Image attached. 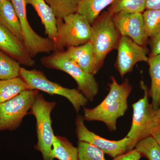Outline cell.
I'll list each match as a JSON object with an SVG mask.
<instances>
[{
	"mask_svg": "<svg viewBox=\"0 0 160 160\" xmlns=\"http://www.w3.org/2000/svg\"><path fill=\"white\" fill-rule=\"evenodd\" d=\"M111 83L108 84L109 92L99 105L92 109L84 108V120L99 121L104 123L109 131L117 129V122L128 109V98L132 90L129 80L126 79L121 84L115 78L111 77Z\"/></svg>",
	"mask_w": 160,
	"mask_h": 160,
	"instance_id": "1",
	"label": "cell"
},
{
	"mask_svg": "<svg viewBox=\"0 0 160 160\" xmlns=\"http://www.w3.org/2000/svg\"><path fill=\"white\" fill-rule=\"evenodd\" d=\"M140 86L144 91V96L132 105V122L126 136L129 139L127 152L134 149L141 140L151 136L152 130L160 126V108L155 109L149 103V89L143 81L140 82Z\"/></svg>",
	"mask_w": 160,
	"mask_h": 160,
	"instance_id": "2",
	"label": "cell"
},
{
	"mask_svg": "<svg viewBox=\"0 0 160 160\" xmlns=\"http://www.w3.org/2000/svg\"><path fill=\"white\" fill-rule=\"evenodd\" d=\"M112 15L108 12H102L91 25L90 42L94 50V74L103 66L106 56L117 49L121 35L115 26Z\"/></svg>",
	"mask_w": 160,
	"mask_h": 160,
	"instance_id": "3",
	"label": "cell"
},
{
	"mask_svg": "<svg viewBox=\"0 0 160 160\" xmlns=\"http://www.w3.org/2000/svg\"><path fill=\"white\" fill-rule=\"evenodd\" d=\"M41 62L46 68L61 70L69 75L76 82L78 90L88 101H93L98 94V84L94 75L84 71L69 58L66 50L53 51L42 58Z\"/></svg>",
	"mask_w": 160,
	"mask_h": 160,
	"instance_id": "4",
	"label": "cell"
},
{
	"mask_svg": "<svg viewBox=\"0 0 160 160\" xmlns=\"http://www.w3.org/2000/svg\"><path fill=\"white\" fill-rule=\"evenodd\" d=\"M56 104L55 102L46 101L38 93L29 110V113L36 120L38 142L34 148L42 153L44 160L54 159L52 149L55 135L52 126L51 113Z\"/></svg>",
	"mask_w": 160,
	"mask_h": 160,
	"instance_id": "5",
	"label": "cell"
},
{
	"mask_svg": "<svg viewBox=\"0 0 160 160\" xmlns=\"http://www.w3.org/2000/svg\"><path fill=\"white\" fill-rule=\"evenodd\" d=\"M91 37V25L86 18L78 12L69 14L63 20L57 19L54 51L81 46L90 42Z\"/></svg>",
	"mask_w": 160,
	"mask_h": 160,
	"instance_id": "6",
	"label": "cell"
},
{
	"mask_svg": "<svg viewBox=\"0 0 160 160\" xmlns=\"http://www.w3.org/2000/svg\"><path fill=\"white\" fill-rule=\"evenodd\" d=\"M20 78L29 86L30 89L40 90L50 95H58L69 100L75 111H80L82 107L87 105L88 100L78 89H69L47 78L42 71L37 69L28 70L21 67Z\"/></svg>",
	"mask_w": 160,
	"mask_h": 160,
	"instance_id": "7",
	"label": "cell"
},
{
	"mask_svg": "<svg viewBox=\"0 0 160 160\" xmlns=\"http://www.w3.org/2000/svg\"><path fill=\"white\" fill-rule=\"evenodd\" d=\"M38 93V90L27 89L0 103V131H13L18 128Z\"/></svg>",
	"mask_w": 160,
	"mask_h": 160,
	"instance_id": "8",
	"label": "cell"
},
{
	"mask_svg": "<svg viewBox=\"0 0 160 160\" xmlns=\"http://www.w3.org/2000/svg\"><path fill=\"white\" fill-rule=\"evenodd\" d=\"M19 20L26 51L33 58L40 53H50L54 50V43L49 38L42 37L32 29L27 19L25 0H11Z\"/></svg>",
	"mask_w": 160,
	"mask_h": 160,
	"instance_id": "9",
	"label": "cell"
},
{
	"mask_svg": "<svg viewBox=\"0 0 160 160\" xmlns=\"http://www.w3.org/2000/svg\"><path fill=\"white\" fill-rule=\"evenodd\" d=\"M115 68L122 78L132 71L139 62H148L149 50L146 46H140L130 38L121 36L118 45Z\"/></svg>",
	"mask_w": 160,
	"mask_h": 160,
	"instance_id": "10",
	"label": "cell"
},
{
	"mask_svg": "<svg viewBox=\"0 0 160 160\" xmlns=\"http://www.w3.org/2000/svg\"><path fill=\"white\" fill-rule=\"evenodd\" d=\"M84 121L82 116H78L76 120V133L78 141L90 143L113 158L127 152L129 143L127 137L118 141L104 138L87 129Z\"/></svg>",
	"mask_w": 160,
	"mask_h": 160,
	"instance_id": "11",
	"label": "cell"
},
{
	"mask_svg": "<svg viewBox=\"0 0 160 160\" xmlns=\"http://www.w3.org/2000/svg\"><path fill=\"white\" fill-rule=\"evenodd\" d=\"M112 19L121 36L130 38L140 46H146L149 38L146 34L142 13L120 12Z\"/></svg>",
	"mask_w": 160,
	"mask_h": 160,
	"instance_id": "12",
	"label": "cell"
},
{
	"mask_svg": "<svg viewBox=\"0 0 160 160\" xmlns=\"http://www.w3.org/2000/svg\"><path fill=\"white\" fill-rule=\"evenodd\" d=\"M0 50L24 66L32 67L35 64L34 60L26 51L23 43L1 25Z\"/></svg>",
	"mask_w": 160,
	"mask_h": 160,
	"instance_id": "13",
	"label": "cell"
},
{
	"mask_svg": "<svg viewBox=\"0 0 160 160\" xmlns=\"http://www.w3.org/2000/svg\"><path fill=\"white\" fill-rule=\"evenodd\" d=\"M25 1L26 5H31L37 12L45 28L46 34L54 43L57 35V19L51 7L45 0Z\"/></svg>",
	"mask_w": 160,
	"mask_h": 160,
	"instance_id": "14",
	"label": "cell"
},
{
	"mask_svg": "<svg viewBox=\"0 0 160 160\" xmlns=\"http://www.w3.org/2000/svg\"><path fill=\"white\" fill-rule=\"evenodd\" d=\"M66 51L69 58L84 71L94 75V50L91 42L69 47Z\"/></svg>",
	"mask_w": 160,
	"mask_h": 160,
	"instance_id": "15",
	"label": "cell"
},
{
	"mask_svg": "<svg viewBox=\"0 0 160 160\" xmlns=\"http://www.w3.org/2000/svg\"><path fill=\"white\" fill-rule=\"evenodd\" d=\"M0 25L9 30L23 43L19 20L10 1L0 3Z\"/></svg>",
	"mask_w": 160,
	"mask_h": 160,
	"instance_id": "16",
	"label": "cell"
},
{
	"mask_svg": "<svg viewBox=\"0 0 160 160\" xmlns=\"http://www.w3.org/2000/svg\"><path fill=\"white\" fill-rule=\"evenodd\" d=\"M147 63L151 80L149 96L152 98L151 104L153 108L158 109L160 108V55H149Z\"/></svg>",
	"mask_w": 160,
	"mask_h": 160,
	"instance_id": "17",
	"label": "cell"
},
{
	"mask_svg": "<svg viewBox=\"0 0 160 160\" xmlns=\"http://www.w3.org/2000/svg\"><path fill=\"white\" fill-rule=\"evenodd\" d=\"M113 0H81L76 12L82 15L92 25L101 12L110 6Z\"/></svg>",
	"mask_w": 160,
	"mask_h": 160,
	"instance_id": "18",
	"label": "cell"
},
{
	"mask_svg": "<svg viewBox=\"0 0 160 160\" xmlns=\"http://www.w3.org/2000/svg\"><path fill=\"white\" fill-rule=\"evenodd\" d=\"M52 156L59 160H78V149L66 138L55 135Z\"/></svg>",
	"mask_w": 160,
	"mask_h": 160,
	"instance_id": "19",
	"label": "cell"
},
{
	"mask_svg": "<svg viewBox=\"0 0 160 160\" xmlns=\"http://www.w3.org/2000/svg\"><path fill=\"white\" fill-rule=\"evenodd\" d=\"M30 89L21 78L0 80V103L16 96L24 90Z\"/></svg>",
	"mask_w": 160,
	"mask_h": 160,
	"instance_id": "20",
	"label": "cell"
},
{
	"mask_svg": "<svg viewBox=\"0 0 160 160\" xmlns=\"http://www.w3.org/2000/svg\"><path fill=\"white\" fill-rule=\"evenodd\" d=\"M146 6V0H113L108 11L112 15L120 12L143 13Z\"/></svg>",
	"mask_w": 160,
	"mask_h": 160,
	"instance_id": "21",
	"label": "cell"
},
{
	"mask_svg": "<svg viewBox=\"0 0 160 160\" xmlns=\"http://www.w3.org/2000/svg\"><path fill=\"white\" fill-rule=\"evenodd\" d=\"M21 69L18 61L0 50V80L19 77Z\"/></svg>",
	"mask_w": 160,
	"mask_h": 160,
	"instance_id": "22",
	"label": "cell"
},
{
	"mask_svg": "<svg viewBox=\"0 0 160 160\" xmlns=\"http://www.w3.org/2000/svg\"><path fill=\"white\" fill-rule=\"evenodd\" d=\"M57 19L63 20L69 14L76 12L81 0H45Z\"/></svg>",
	"mask_w": 160,
	"mask_h": 160,
	"instance_id": "23",
	"label": "cell"
},
{
	"mask_svg": "<svg viewBox=\"0 0 160 160\" xmlns=\"http://www.w3.org/2000/svg\"><path fill=\"white\" fill-rule=\"evenodd\" d=\"M141 156L149 160H160V147L152 136L141 140L135 146Z\"/></svg>",
	"mask_w": 160,
	"mask_h": 160,
	"instance_id": "24",
	"label": "cell"
},
{
	"mask_svg": "<svg viewBox=\"0 0 160 160\" xmlns=\"http://www.w3.org/2000/svg\"><path fill=\"white\" fill-rule=\"evenodd\" d=\"M142 14L147 36L150 38L160 33V10H145Z\"/></svg>",
	"mask_w": 160,
	"mask_h": 160,
	"instance_id": "25",
	"label": "cell"
},
{
	"mask_svg": "<svg viewBox=\"0 0 160 160\" xmlns=\"http://www.w3.org/2000/svg\"><path fill=\"white\" fill-rule=\"evenodd\" d=\"M77 148L78 160H106L103 152L90 143L78 141Z\"/></svg>",
	"mask_w": 160,
	"mask_h": 160,
	"instance_id": "26",
	"label": "cell"
},
{
	"mask_svg": "<svg viewBox=\"0 0 160 160\" xmlns=\"http://www.w3.org/2000/svg\"><path fill=\"white\" fill-rule=\"evenodd\" d=\"M149 43L151 48L149 55L154 56L160 55V33L150 38Z\"/></svg>",
	"mask_w": 160,
	"mask_h": 160,
	"instance_id": "27",
	"label": "cell"
},
{
	"mask_svg": "<svg viewBox=\"0 0 160 160\" xmlns=\"http://www.w3.org/2000/svg\"><path fill=\"white\" fill-rule=\"evenodd\" d=\"M142 156L135 149L114 158L113 160H139Z\"/></svg>",
	"mask_w": 160,
	"mask_h": 160,
	"instance_id": "28",
	"label": "cell"
},
{
	"mask_svg": "<svg viewBox=\"0 0 160 160\" xmlns=\"http://www.w3.org/2000/svg\"><path fill=\"white\" fill-rule=\"evenodd\" d=\"M160 10V0H146V10Z\"/></svg>",
	"mask_w": 160,
	"mask_h": 160,
	"instance_id": "29",
	"label": "cell"
},
{
	"mask_svg": "<svg viewBox=\"0 0 160 160\" xmlns=\"http://www.w3.org/2000/svg\"><path fill=\"white\" fill-rule=\"evenodd\" d=\"M151 136L154 138L160 147V126L152 130L151 132Z\"/></svg>",
	"mask_w": 160,
	"mask_h": 160,
	"instance_id": "30",
	"label": "cell"
},
{
	"mask_svg": "<svg viewBox=\"0 0 160 160\" xmlns=\"http://www.w3.org/2000/svg\"><path fill=\"white\" fill-rule=\"evenodd\" d=\"M11 1V0H0V3L2 2H4V1Z\"/></svg>",
	"mask_w": 160,
	"mask_h": 160,
	"instance_id": "31",
	"label": "cell"
}]
</instances>
